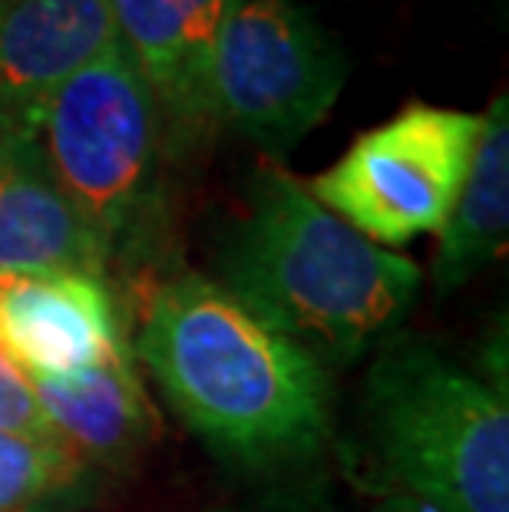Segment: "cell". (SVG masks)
<instances>
[{"label":"cell","instance_id":"cell-1","mask_svg":"<svg viewBox=\"0 0 509 512\" xmlns=\"http://www.w3.org/2000/svg\"><path fill=\"white\" fill-rule=\"evenodd\" d=\"M136 354L172 410L225 460L281 466L328 437L324 367L219 281L176 278L149 301Z\"/></svg>","mask_w":509,"mask_h":512},{"label":"cell","instance_id":"cell-16","mask_svg":"<svg viewBox=\"0 0 509 512\" xmlns=\"http://www.w3.org/2000/svg\"><path fill=\"white\" fill-rule=\"evenodd\" d=\"M268 512H298V509H268Z\"/></svg>","mask_w":509,"mask_h":512},{"label":"cell","instance_id":"cell-12","mask_svg":"<svg viewBox=\"0 0 509 512\" xmlns=\"http://www.w3.org/2000/svg\"><path fill=\"white\" fill-rule=\"evenodd\" d=\"M509 235V106L506 93L480 116V139L467 182L453 202L450 219L440 228L433 255V288L450 294L493 265L506 252Z\"/></svg>","mask_w":509,"mask_h":512},{"label":"cell","instance_id":"cell-2","mask_svg":"<svg viewBox=\"0 0 509 512\" xmlns=\"http://www.w3.org/2000/svg\"><path fill=\"white\" fill-rule=\"evenodd\" d=\"M219 285L324 364H348L394 328L420 288L410 258L367 242L278 166L248 189L219 248Z\"/></svg>","mask_w":509,"mask_h":512},{"label":"cell","instance_id":"cell-4","mask_svg":"<svg viewBox=\"0 0 509 512\" xmlns=\"http://www.w3.org/2000/svg\"><path fill=\"white\" fill-rule=\"evenodd\" d=\"M37 146L100 242L106 268H129L153 255L166 133L119 43L50 96L37 123Z\"/></svg>","mask_w":509,"mask_h":512},{"label":"cell","instance_id":"cell-11","mask_svg":"<svg viewBox=\"0 0 509 512\" xmlns=\"http://www.w3.org/2000/svg\"><path fill=\"white\" fill-rule=\"evenodd\" d=\"M34 390L53 433L83 463H126L149 443V400L126 347L80 374L34 377Z\"/></svg>","mask_w":509,"mask_h":512},{"label":"cell","instance_id":"cell-6","mask_svg":"<svg viewBox=\"0 0 509 512\" xmlns=\"http://www.w3.org/2000/svg\"><path fill=\"white\" fill-rule=\"evenodd\" d=\"M348 80L341 43L295 0H242L212 60V119L268 152L298 146Z\"/></svg>","mask_w":509,"mask_h":512},{"label":"cell","instance_id":"cell-14","mask_svg":"<svg viewBox=\"0 0 509 512\" xmlns=\"http://www.w3.org/2000/svg\"><path fill=\"white\" fill-rule=\"evenodd\" d=\"M0 433L60 443L37 400L34 377L4 351H0Z\"/></svg>","mask_w":509,"mask_h":512},{"label":"cell","instance_id":"cell-3","mask_svg":"<svg viewBox=\"0 0 509 512\" xmlns=\"http://www.w3.org/2000/svg\"><path fill=\"white\" fill-rule=\"evenodd\" d=\"M364 437L400 496L437 512H509V410L424 341L384 347L364 390Z\"/></svg>","mask_w":509,"mask_h":512},{"label":"cell","instance_id":"cell-13","mask_svg":"<svg viewBox=\"0 0 509 512\" xmlns=\"http://www.w3.org/2000/svg\"><path fill=\"white\" fill-rule=\"evenodd\" d=\"M90 489V463L70 446L0 433V512H63Z\"/></svg>","mask_w":509,"mask_h":512},{"label":"cell","instance_id":"cell-10","mask_svg":"<svg viewBox=\"0 0 509 512\" xmlns=\"http://www.w3.org/2000/svg\"><path fill=\"white\" fill-rule=\"evenodd\" d=\"M63 271L106 281V255L30 133H0V275Z\"/></svg>","mask_w":509,"mask_h":512},{"label":"cell","instance_id":"cell-15","mask_svg":"<svg viewBox=\"0 0 509 512\" xmlns=\"http://www.w3.org/2000/svg\"><path fill=\"white\" fill-rule=\"evenodd\" d=\"M374 512H437V509H430V506H424V503H417V499H410V496L394 493V496H387L384 503L377 506Z\"/></svg>","mask_w":509,"mask_h":512},{"label":"cell","instance_id":"cell-5","mask_svg":"<svg viewBox=\"0 0 509 512\" xmlns=\"http://www.w3.org/2000/svg\"><path fill=\"white\" fill-rule=\"evenodd\" d=\"M480 116L407 103L314 176L308 192L367 242L400 248L440 232L467 182Z\"/></svg>","mask_w":509,"mask_h":512},{"label":"cell","instance_id":"cell-8","mask_svg":"<svg viewBox=\"0 0 509 512\" xmlns=\"http://www.w3.org/2000/svg\"><path fill=\"white\" fill-rule=\"evenodd\" d=\"M113 43L110 0H0V133L37 136L50 96Z\"/></svg>","mask_w":509,"mask_h":512},{"label":"cell","instance_id":"cell-9","mask_svg":"<svg viewBox=\"0 0 509 512\" xmlns=\"http://www.w3.org/2000/svg\"><path fill=\"white\" fill-rule=\"evenodd\" d=\"M123 347L113 294L100 278L0 275V351L30 377H70Z\"/></svg>","mask_w":509,"mask_h":512},{"label":"cell","instance_id":"cell-7","mask_svg":"<svg viewBox=\"0 0 509 512\" xmlns=\"http://www.w3.org/2000/svg\"><path fill=\"white\" fill-rule=\"evenodd\" d=\"M242 0H110L116 43L162 116L166 149L192 146L215 126V43Z\"/></svg>","mask_w":509,"mask_h":512}]
</instances>
